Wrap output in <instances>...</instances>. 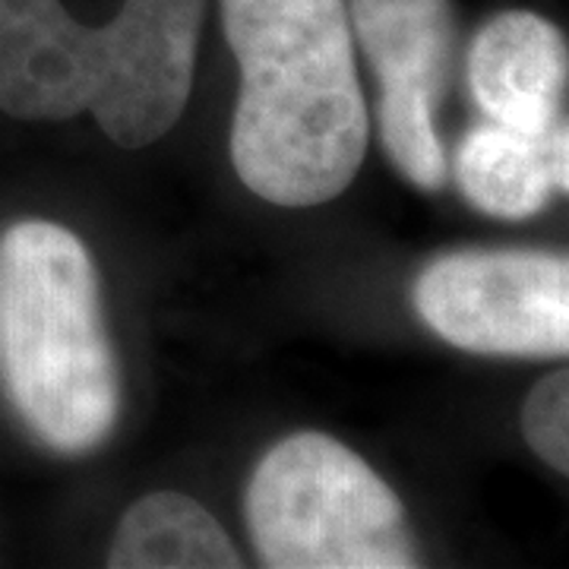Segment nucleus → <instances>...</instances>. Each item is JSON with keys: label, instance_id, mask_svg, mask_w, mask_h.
Listing matches in <instances>:
<instances>
[{"label": "nucleus", "instance_id": "obj_1", "mask_svg": "<svg viewBox=\"0 0 569 569\" xmlns=\"http://www.w3.org/2000/svg\"><path fill=\"white\" fill-rule=\"evenodd\" d=\"M222 22L241 67L238 178L288 209L346 193L370 133L346 0H222Z\"/></svg>", "mask_w": 569, "mask_h": 569}, {"label": "nucleus", "instance_id": "obj_2", "mask_svg": "<svg viewBox=\"0 0 569 569\" xmlns=\"http://www.w3.org/2000/svg\"><path fill=\"white\" fill-rule=\"evenodd\" d=\"M206 0H123L102 29L61 0H0V111L70 121L89 111L121 149L162 140L181 121Z\"/></svg>", "mask_w": 569, "mask_h": 569}, {"label": "nucleus", "instance_id": "obj_3", "mask_svg": "<svg viewBox=\"0 0 569 569\" xmlns=\"http://www.w3.org/2000/svg\"><path fill=\"white\" fill-rule=\"evenodd\" d=\"M0 361L13 406L61 456L99 449L121 418V367L108 342L99 269L58 222L0 238Z\"/></svg>", "mask_w": 569, "mask_h": 569}, {"label": "nucleus", "instance_id": "obj_4", "mask_svg": "<svg viewBox=\"0 0 569 569\" xmlns=\"http://www.w3.org/2000/svg\"><path fill=\"white\" fill-rule=\"evenodd\" d=\"M247 529L272 569H411L402 500L339 440L301 430L269 449L247 485Z\"/></svg>", "mask_w": 569, "mask_h": 569}, {"label": "nucleus", "instance_id": "obj_5", "mask_svg": "<svg viewBox=\"0 0 569 569\" xmlns=\"http://www.w3.org/2000/svg\"><path fill=\"white\" fill-rule=\"evenodd\" d=\"M415 307L443 342L497 358L569 351V260L538 250H459L415 284Z\"/></svg>", "mask_w": 569, "mask_h": 569}, {"label": "nucleus", "instance_id": "obj_6", "mask_svg": "<svg viewBox=\"0 0 569 569\" xmlns=\"http://www.w3.org/2000/svg\"><path fill=\"white\" fill-rule=\"evenodd\" d=\"M348 20L380 82V140L392 164L421 190L449 178L437 137V108L447 92L456 20L449 0H351Z\"/></svg>", "mask_w": 569, "mask_h": 569}, {"label": "nucleus", "instance_id": "obj_7", "mask_svg": "<svg viewBox=\"0 0 569 569\" xmlns=\"http://www.w3.org/2000/svg\"><path fill=\"white\" fill-rule=\"evenodd\" d=\"M567 36L529 10H507L481 26L468 51V86L488 121L545 133L563 121Z\"/></svg>", "mask_w": 569, "mask_h": 569}, {"label": "nucleus", "instance_id": "obj_8", "mask_svg": "<svg viewBox=\"0 0 569 569\" xmlns=\"http://www.w3.org/2000/svg\"><path fill=\"white\" fill-rule=\"evenodd\" d=\"M452 171L475 209L493 219L526 222L550 203L557 190H569L567 118L545 133L481 123L462 137Z\"/></svg>", "mask_w": 569, "mask_h": 569}, {"label": "nucleus", "instance_id": "obj_9", "mask_svg": "<svg viewBox=\"0 0 569 569\" xmlns=\"http://www.w3.org/2000/svg\"><path fill=\"white\" fill-rule=\"evenodd\" d=\"M111 569H238L241 553L197 500L159 490L121 516L108 553Z\"/></svg>", "mask_w": 569, "mask_h": 569}, {"label": "nucleus", "instance_id": "obj_10", "mask_svg": "<svg viewBox=\"0 0 569 569\" xmlns=\"http://www.w3.org/2000/svg\"><path fill=\"white\" fill-rule=\"evenodd\" d=\"M522 433L550 468L569 471V373L557 370L531 389L522 406Z\"/></svg>", "mask_w": 569, "mask_h": 569}]
</instances>
